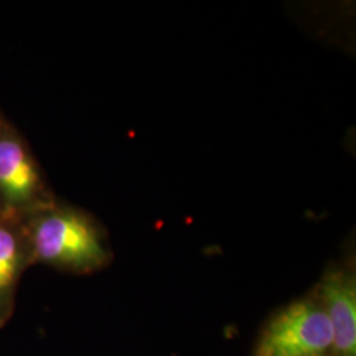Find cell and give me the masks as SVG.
I'll return each instance as SVG.
<instances>
[{
	"mask_svg": "<svg viewBox=\"0 0 356 356\" xmlns=\"http://www.w3.org/2000/svg\"><path fill=\"white\" fill-rule=\"evenodd\" d=\"M31 261L72 270L102 267L108 259L102 229L92 216L60 201L23 216Z\"/></svg>",
	"mask_w": 356,
	"mask_h": 356,
	"instance_id": "1",
	"label": "cell"
},
{
	"mask_svg": "<svg viewBox=\"0 0 356 356\" xmlns=\"http://www.w3.org/2000/svg\"><path fill=\"white\" fill-rule=\"evenodd\" d=\"M56 200L26 138L6 119L0 129V211L29 216Z\"/></svg>",
	"mask_w": 356,
	"mask_h": 356,
	"instance_id": "2",
	"label": "cell"
},
{
	"mask_svg": "<svg viewBox=\"0 0 356 356\" xmlns=\"http://www.w3.org/2000/svg\"><path fill=\"white\" fill-rule=\"evenodd\" d=\"M330 350L332 330L325 307L301 301L270 322L256 356H325Z\"/></svg>",
	"mask_w": 356,
	"mask_h": 356,
	"instance_id": "3",
	"label": "cell"
},
{
	"mask_svg": "<svg viewBox=\"0 0 356 356\" xmlns=\"http://www.w3.org/2000/svg\"><path fill=\"white\" fill-rule=\"evenodd\" d=\"M323 307L330 319L337 356H356V288L354 277L332 270L321 285Z\"/></svg>",
	"mask_w": 356,
	"mask_h": 356,
	"instance_id": "4",
	"label": "cell"
},
{
	"mask_svg": "<svg viewBox=\"0 0 356 356\" xmlns=\"http://www.w3.org/2000/svg\"><path fill=\"white\" fill-rule=\"evenodd\" d=\"M31 263L23 216L0 211V306L13 296L22 268Z\"/></svg>",
	"mask_w": 356,
	"mask_h": 356,
	"instance_id": "5",
	"label": "cell"
},
{
	"mask_svg": "<svg viewBox=\"0 0 356 356\" xmlns=\"http://www.w3.org/2000/svg\"><path fill=\"white\" fill-rule=\"evenodd\" d=\"M6 116L3 115V113H1V110H0V129H1V127H3V124H4V122H6Z\"/></svg>",
	"mask_w": 356,
	"mask_h": 356,
	"instance_id": "6",
	"label": "cell"
}]
</instances>
